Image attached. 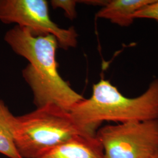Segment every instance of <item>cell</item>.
<instances>
[{
	"mask_svg": "<svg viewBox=\"0 0 158 158\" xmlns=\"http://www.w3.org/2000/svg\"><path fill=\"white\" fill-rule=\"evenodd\" d=\"M4 40L28 62L22 74L32 92L36 107L53 104L70 112L85 99L59 74L56 61L59 44L55 36L35 35L28 29L15 26L6 32Z\"/></svg>",
	"mask_w": 158,
	"mask_h": 158,
	"instance_id": "6da1fadb",
	"label": "cell"
},
{
	"mask_svg": "<svg viewBox=\"0 0 158 158\" xmlns=\"http://www.w3.org/2000/svg\"><path fill=\"white\" fill-rule=\"evenodd\" d=\"M74 123L88 135L96 136L104 121L118 124L158 119V79L134 98L124 96L108 80L93 85L89 98L77 103L70 111Z\"/></svg>",
	"mask_w": 158,
	"mask_h": 158,
	"instance_id": "7a4b0ae2",
	"label": "cell"
},
{
	"mask_svg": "<svg viewBox=\"0 0 158 158\" xmlns=\"http://www.w3.org/2000/svg\"><path fill=\"white\" fill-rule=\"evenodd\" d=\"M78 135L90 136L76 125L69 111L55 104L17 116L15 142L23 158H40Z\"/></svg>",
	"mask_w": 158,
	"mask_h": 158,
	"instance_id": "3957f363",
	"label": "cell"
},
{
	"mask_svg": "<svg viewBox=\"0 0 158 158\" xmlns=\"http://www.w3.org/2000/svg\"><path fill=\"white\" fill-rule=\"evenodd\" d=\"M96 137L104 158H149L158 151V119L106 125Z\"/></svg>",
	"mask_w": 158,
	"mask_h": 158,
	"instance_id": "277c9868",
	"label": "cell"
},
{
	"mask_svg": "<svg viewBox=\"0 0 158 158\" xmlns=\"http://www.w3.org/2000/svg\"><path fill=\"white\" fill-rule=\"evenodd\" d=\"M0 22L28 29L35 35H51L63 49L75 48L78 35L74 27L62 28L51 19L46 0H0Z\"/></svg>",
	"mask_w": 158,
	"mask_h": 158,
	"instance_id": "5b68a950",
	"label": "cell"
},
{
	"mask_svg": "<svg viewBox=\"0 0 158 158\" xmlns=\"http://www.w3.org/2000/svg\"><path fill=\"white\" fill-rule=\"evenodd\" d=\"M40 158H104V155L96 136L78 135Z\"/></svg>",
	"mask_w": 158,
	"mask_h": 158,
	"instance_id": "8992f818",
	"label": "cell"
},
{
	"mask_svg": "<svg viewBox=\"0 0 158 158\" xmlns=\"http://www.w3.org/2000/svg\"><path fill=\"white\" fill-rule=\"evenodd\" d=\"M153 0H110L107 1L96 14L98 18L106 19L120 27H129L135 19L136 12Z\"/></svg>",
	"mask_w": 158,
	"mask_h": 158,
	"instance_id": "52a82bcc",
	"label": "cell"
},
{
	"mask_svg": "<svg viewBox=\"0 0 158 158\" xmlns=\"http://www.w3.org/2000/svg\"><path fill=\"white\" fill-rule=\"evenodd\" d=\"M17 116L0 99V153L9 158H23L17 150L15 142Z\"/></svg>",
	"mask_w": 158,
	"mask_h": 158,
	"instance_id": "ba28073f",
	"label": "cell"
},
{
	"mask_svg": "<svg viewBox=\"0 0 158 158\" xmlns=\"http://www.w3.org/2000/svg\"><path fill=\"white\" fill-rule=\"evenodd\" d=\"M79 1L75 0H52L50 1L51 6L54 9L60 8L64 12V14L69 19L73 20L76 18V5Z\"/></svg>",
	"mask_w": 158,
	"mask_h": 158,
	"instance_id": "9c48e42d",
	"label": "cell"
},
{
	"mask_svg": "<svg viewBox=\"0 0 158 158\" xmlns=\"http://www.w3.org/2000/svg\"><path fill=\"white\" fill-rule=\"evenodd\" d=\"M134 17L135 19H152L158 22V0H153L150 4L141 8L136 12Z\"/></svg>",
	"mask_w": 158,
	"mask_h": 158,
	"instance_id": "30bf717a",
	"label": "cell"
},
{
	"mask_svg": "<svg viewBox=\"0 0 158 158\" xmlns=\"http://www.w3.org/2000/svg\"><path fill=\"white\" fill-rule=\"evenodd\" d=\"M149 158H158V151Z\"/></svg>",
	"mask_w": 158,
	"mask_h": 158,
	"instance_id": "8fae6325",
	"label": "cell"
}]
</instances>
